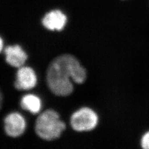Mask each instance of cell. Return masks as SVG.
I'll return each instance as SVG.
<instances>
[{"mask_svg": "<svg viewBox=\"0 0 149 149\" xmlns=\"http://www.w3.org/2000/svg\"><path fill=\"white\" fill-rule=\"evenodd\" d=\"M70 79L79 84L84 83L86 79L85 69L71 55L64 54L56 58L47 70V81L49 89L56 96H69L74 90Z\"/></svg>", "mask_w": 149, "mask_h": 149, "instance_id": "obj_1", "label": "cell"}, {"mask_svg": "<svg viewBox=\"0 0 149 149\" xmlns=\"http://www.w3.org/2000/svg\"><path fill=\"white\" fill-rule=\"evenodd\" d=\"M65 129V124L60 119L58 113L52 109L45 111L38 117L35 127L38 136L47 141L59 138Z\"/></svg>", "mask_w": 149, "mask_h": 149, "instance_id": "obj_2", "label": "cell"}, {"mask_svg": "<svg viewBox=\"0 0 149 149\" xmlns=\"http://www.w3.org/2000/svg\"><path fill=\"white\" fill-rule=\"evenodd\" d=\"M98 118L90 108H83L74 113L71 118V125L76 132L90 131L96 128Z\"/></svg>", "mask_w": 149, "mask_h": 149, "instance_id": "obj_3", "label": "cell"}, {"mask_svg": "<svg viewBox=\"0 0 149 149\" xmlns=\"http://www.w3.org/2000/svg\"><path fill=\"white\" fill-rule=\"evenodd\" d=\"M26 128L24 118L18 113L8 115L5 119V130L6 134L12 138H17L22 135Z\"/></svg>", "mask_w": 149, "mask_h": 149, "instance_id": "obj_4", "label": "cell"}, {"mask_svg": "<svg viewBox=\"0 0 149 149\" xmlns=\"http://www.w3.org/2000/svg\"><path fill=\"white\" fill-rule=\"evenodd\" d=\"M37 76L35 72L29 67H21L17 74L15 86L19 90H29L37 84Z\"/></svg>", "mask_w": 149, "mask_h": 149, "instance_id": "obj_5", "label": "cell"}, {"mask_svg": "<svg viewBox=\"0 0 149 149\" xmlns=\"http://www.w3.org/2000/svg\"><path fill=\"white\" fill-rule=\"evenodd\" d=\"M66 22V16L59 10H54L48 12L42 19L44 27L50 31H61L65 26Z\"/></svg>", "mask_w": 149, "mask_h": 149, "instance_id": "obj_6", "label": "cell"}, {"mask_svg": "<svg viewBox=\"0 0 149 149\" xmlns=\"http://www.w3.org/2000/svg\"><path fill=\"white\" fill-rule=\"evenodd\" d=\"M5 53L7 63L12 66L21 68L27 60V54L18 45L8 46L5 48Z\"/></svg>", "mask_w": 149, "mask_h": 149, "instance_id": "obj_7", "label": "cell"}, {"mask_svg": "<svg viewBox=\"0 0 149 149\" xmlns=\"http://www.w3.org/2000/svg\"><path fill=\"white\" fill-rule=\"evenodd\" d=\"M21 106L23 109L36 114L40 111L42 104L40 100L37 96L27 95L22 98Z\"/></svg>", "mask_w": 149, "mask_h": 149, "instance_id": "obj_8", "label": "cell"}, {"mask_svg": "<svg viewBox=\"0 0 149 149\" xmlns=\"http://www.w3.org/2000/svg\"><path fill=\"white\" fill-rule=\"evenodd\" d=\"M141 149H149V130L145 132L140 140Z\"/></svg>", "mask_w": 149, "mask_h": 149, "instance_id": "obj_9", "label": "cell"}, {"mask_svg": "<svg viewBox=\"0 0 149 149\" xmlns=\"http://www.w3.org/2000/svg\"><path fill=\"white\" fill-rule=\"evenodd\" d=\"M1 51H2V48H3V40H2V39L1 38Z\"/></svg>", "mask_w": 149, "mask_h": 149, "instance_id": "obj_10", "label": "cell"}]
</instances>
